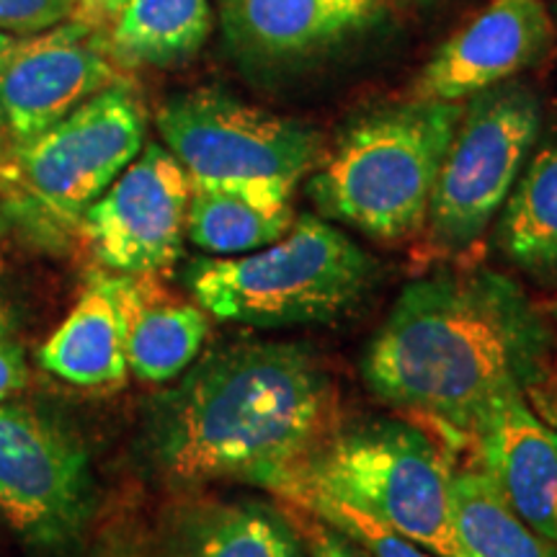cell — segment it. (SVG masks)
I'll return each mask as SVG.
<instances>
[{
    "label": "cell",
    "instance_id": "1",
    "mask_svg": "<svg viewBox=\"0 0 557 557\" xmlns=\"http://www.w3.org/2000/svg\"><path fill=\"white\" fill-rule=\"evenodd\" d=\"M361 377L374 398L465 447L506 382L532 403L553 385L547 329L524 292L493 271L418 278L369 341Z\"/></svg>",
    "mask_w": 557,
    "mask_h": 557
},
{
    "label": "cell",
    "instance_id": "2",
    "mask_svg": "<svg viewBox=\"0 0 557 557\" xmlns=\"http://www.w3.org/2000/svg\"><path fill=\"white\" fill-rule=\"evenodd\" d=\"M338 429V385L310 346L243 341L163 395L148 447L173 483L238 480L271 493Z\"/></svg>",
    "mask_w": 557,
    "mask_h": 557
},
{
    "label": "cell",
    "instance_id": "3",
    "mask_svg": "<svg viewBox=\"0 0 557 557\" xmlns=\"http://www.w3.org/2000/svg\"><path fill=\"white\" fill-rule=\"evenodd\" d=\"M462 111L465 103L413 99L361 116L310 178L318 212L382 243L421 235Z\"/></svg>",
    "mask_w": 557,
    "mask_h": 557
},
{
    "label": "cell",
    "instance_id": "4",
    "mask_svg": "<svg viewBox=\"0 0 557 557\" xmlns=\"http://www.w3.org/2000/svg\"><path fill=\"white\" fill-rule=\"evenodd\" d=\"M377 263L357 243L312 218L243 256H201L186 267V287L207 315L250 329L333 323L359 308L377 282Z\"/></svg>",
    "mask_w": 557,
    "mask_h": 557
},
{
    "label": "cell",
    "instance_id": "5",
    "mask_svg": "<svg viewBox=\"0 0 557 557\" xmlns=\"http://www.w3.org/2000/svg\"><path fill=\"white\" fill-rule=\"evenodd\" d=\"M455 465L442 444L408 421L341 426L271 496L292 487L329 493L372 513L436 557H457L449 521Z\"/></svg>",
    "mask_w": 557,
    "mask_h": 557
},
{
    "label": "cell",
    "instance_id": "6",
    "mask_svg": "<svg viewBox=\"0 0 557 557\" xmlns=\"http://www.w3.org/2000/svg\"><path fill=\"white\" fill-rule=\"evenodd\" d=\"M165 148L191 189H227L292 199L325 158L323 135L289 116L250 107L220 88L173 96L158 109Z\"/></svg>",
    "mask_w": 557,
    "mask_h": 557
},
{
    "label": "cell",
    "instance_id": "7",
    "mask_svg": "<svg viewBox=\"0 0 557 557\" xmlns=\"http://www.w3.org/2000/svg\"><path fill=\"white\" fill-rule=\"evenodd\" d=\"M540 124V99L517 83L470 96L438 169L423 227L436 256H462L487 233L517 186Z\"/></svg>",
    "mask_w": 557,
    "mask_h": 557
},
{
    "label": "cell",
    "instance_id": "8",
    "mask_svg": "<svg viewBox=\"0 0 557 557\" xmlns=\"http://www.w3.org/2000/svg\"><path fill=\"white\" fill-rule=\"evenodd\" d=\"M143 148L145 109L120 81L13 148L11 191H24L58 225L78 227L83 212Z\"/></svg>",
    "mask_w": 557,
    "mask_h": 557
},
{
    "label": "cell",
    "instance_id": "9",
    "mask_svg": "<svg viewBox=\"0 0 557 557\" xmlns=\"http://www.w3.org/2000/svg\"><path fill=\"white\" fill-rule=\"evenodd\" d=\"M191 178L176 156L150 143L78 222L103 269L163 274L181 259Z\"/></svg>",
    "mask_w": 557,
    "mask_h": 557
},
{
    "label": "cell",
    "instance_id": "10",
    "mask_svg": "<svg viewBox=\"0 0 557 557\" xmlns=\"http://www.w3.org/2000/svg\"><path fill=\"white\" fill-rule=\"evenodd\" d=\"M0 511L39 545L73 537L90 511L86 449L29 406L0 403Z\"/></svg>",
    "mask_w": 557,
    "mask_h": 557
},
{
    "label": "cell",
    "instance_id": "11",
    "mask_svg": "<svg viewBox=\"0 0 557 557\" xmlns=\"http://www.w3.org/2000/svg\"><path fill=\"white\" fill-rule=\"evenodd\" d=\"M120 81L103 34L78 21L34 34L0 32V132L11 150L18 148Z\"/></svg>",
    "mask_w": 557,
    "mask_h": 557
},
{
    "label": "cell",
    "instance_id": "12",
    "mask_svg": "<svg viewBox=\"0 0 557 557\" xmlns=\"http://www.w3.org/2000/svg\"><path fill=\"white\" fill-rule=\"evenodd\" d=\"M553 45L555 26L542 0H493L438 47L418 75L413 96L462 103L537 65Z\"/></svg>",
    "mask_w": 557,
    "mask_h": 557
},
{
    "label": "cell",
    "instance_id": "13",
    "mask_svg": "<svg viewBox=\"0 0 557 557\" xmlns=\"http://www.w3.org/2000/svg\"><path fill=\"white\" fill-rule=\"evenodd\" d=\"M472 444L480 468L534 532L557 545V426L519 382L493 393Z\"/></svg>",
    "mask_w": 557,
    "mask_h": 557
},
{
    "label": "cell",
    "instance_id": "14",
    "mask_svg": "<svg viewBox=\"0 0 557 557\" xmlns=\"http://www.w3.org/2000/svg\"><path fill=\"white\" fill-rule=\"evenodd\" d=\"M380 0H218L227 47L250 62L310 58L364 29Z\"/></svg>",
    "mask_w": 557,
    "mask_h": 557
},
{
    "label": "cell",
    "instance_id": "15",
    "mask_svg": "<svg viewBox=\"0 0 557 557\" xmlns=\"http://www.w3.org/2000/svg\"><path fill=\"white\" fill-rule=\"evenodd\" d=\"M120 297L129 372L152 385L184 374L207 341V312L173 297L158 274H120Z\"/></svg>",
    "mask_w": 557,
    "mask_h": 557
},
{
    "label": "cell",
    "instance_id": "16",
    "mask_svg": "<svg viewBox=\"0 0 557 557\" xmlns=\"http://www.w3.org/2000/svg\"><path fill=\"white\" fill-rule=\"evenodd\" d=\"M39 364L75 387H116L127 377L120 274L96 271L75 308L39 348Z\"/></svg>",
    "mask_w": 557,
    "mask_h": 557
},
{
    "label": "cell",
    "instance_id": "17",
    "mask_svg": "<svg viewBox=\"0 0 557 557\" xmlns=\"http://www.w3.org/2000/svg\"><path fill=\"white\" fill-rule=\"evenodd\" d=\"M209 29V0H127L103 32V45L116 67L169 70L189 62Z\"/></svg>",
    "mask_w": 557,
    "mask_h": 557
},
{
    "label": "cell",
    "instance_id": "18",
    "mask_svg": "<svg viewBox=\"0 0 557 557\" xmlns=\"http://www.w3.org/2000/svg\"><path fill=\"white\" fill-rule=\"evenodd\" d=\"M449 521L457 557H557L555 542L513 511L480 465L451 475Z\"/></svg>",
    "mask_w": 557,
    "mask_h": 557
},
{
    "label": "cell",
    "instance_id": "19",
    "mask_svg": "<svg viewBox=\"0 0 557 557\" xmlns=\"http://www.w3.org/2000/svg\"><path fill=\"white\" fill-rule=\"evenodd\" d=\"M171 557H305V547L289 513L240 500L186 519Z\"/></svg>",
    "mask_w": 557,
    "mask_h": 557
},
{
    "label": "cell",
    "instance_id": "20",
    "mask_svg": "<svg viewBox=\"0 0 557 557\" xmlns=\"http://www.w3.org/2000/svg\"><path fill=\"white\" fill-rule=\"evenodd\" d=\"M295 220L289 199L227 189H191L186 238L212 256H243L276 243L289 233Z\"/></svg>",
    "mask_w": 557,
    "mask_h": 557
},
{
    "label": "cell",
    "instance_id": "21",
    "mask_svg": "<svg viewBox=\"0 0 557 557\" xmlns=\"http://www.w3.org/2000/svg\"><path fill=\"white\" fill-rule=\"evenodd\" d=\"M498 246L513 267L529 274H557V135L532 158L508 194Z\"/></svg>",
    "mask_w": 557,
    "mask_h": 557
},
{
    "label": "cell",
    "instance_id": "22",
    "mask_svg": "<svg viewBox=\"0 0 557 557\" xmlns=\"http://www.w3.org/2000/svg\"><path fill=\"white\" fill-rule=\"evenodd\" d=\"M278 500L325 521L338 534H344L348 542H354L367 557H436L429 549L416 545V542L403 537L398 529L387 527L385 521L372 517V513L361 511V508L346 504L336 496H329V493L310 491V487H292V491L282 493Z\"/></svg>",
    "mask_w": 557,
    "mask_h": 557
},
{
    "label": "cell",
    "instance_id": "23",
    "mask_svg": "<svg viewBox=\"0 0 557 557\" xmlns=\"http://www.w3.org/2000/svg\"><path fill=\"white\" fill-rule=\"evenodd\" d=\"M78 0H0V32L34 34L73 18Z\"/></svg>",
    "mask_w": 557,
    "mask_h": 557
},
{
    "label": "cell",
    "instance_id": "24",
    "mask_svg": "<svg viewBox=\"0 0 557 557\" xmlns=\"http://www.w3.org/2000/svg\"><path fill=\"white\" fill-rule=\"evenodd\" d=\"M289 519L295 521L308 557H367L354 542H348L344 534H338L336 529H331L325 521L299 511V508L289 511Z\"/></svg>",
    "mask_w": 557,
    "mask_h": 557
},
{
    "label": "cell",
    "instance_id": "25",
    "mask_svg": "<svg viewBox=\"0 0 557 557\" xmlns=\"http://www.w3.org/2000/svg\"><path fill=\"white\" fill-rule=\"evenodd\" d=\"M26 382H29V367H26L24 346L13 331L9 315L0 310V403L21 393Z\"/></svg>",
    "mask_w": 557,
    "mask_h": 557
},
{
    "label": "cell",
    "instance_id": "26",
    "mask_svg": "<svg viewBox=\"0 0 557 557\" xmlns=\"http://www.w3.org/2000/svg\"><path fill=\"white\" fill-rule=\"evenodd\" d=\"M127 0H78V9L73 13V21L86 26L90 32H107V26L114 21L116 13Z\"/></svg>",
    "mask_w": 557,
    "mask_h": 557
},
{
    "label": "cell",
    "instance_id": "27",
    "mask_svg": "<svg viewBox=\"0 0 557 557\" xmlns=\"http://www.w3.org/2000/svg\"><path fill=\"white\" fill-rule=\"evenodd\" d=\"M13 189V150L0 132V194H9Z\"/></svg>",
    "mask_w": 557,
    "mask_h": 557
},
{
    "label": "cell",
    "instance_id": "28",
    "mask_svg": "<svg viewBox=\"0 0 557 557\" xmlns=\"http://www.w3.org/2000/svg\"><path fill=\"white\" fill-rule=\"evenodd\" d=\"M9 227V218H5V205H3V194H0V235L5 233Z\"/></svg>",
    "mask_w": 557,
    "mask_h": 557
},
{
    "label": "cell",
    "instance_id": "29",
    "mask_svg": "<svg viewBox=\"0 0 557 557\" xmlns=\"http://www.w3.org/2000/svg\"><path fill=\"white\" fill-rule=\"evenodd\" d=\"M555 325H557V308H555Z\"/></svg>",
    "mask_w": 557,
    "mask_h": 557
}]
</instances>
